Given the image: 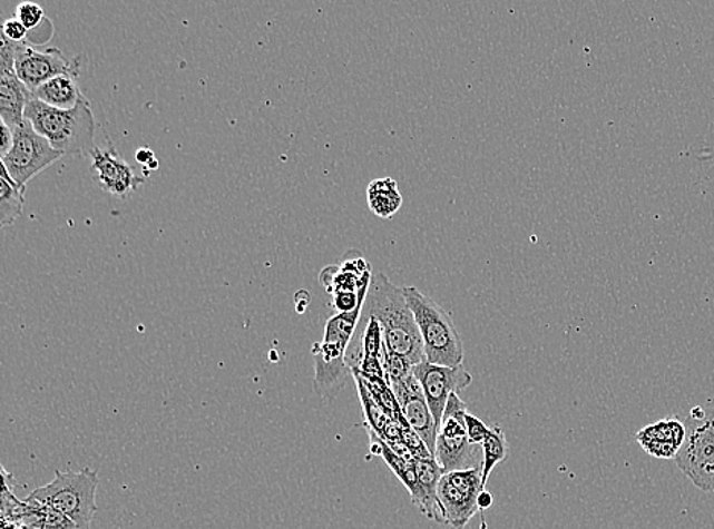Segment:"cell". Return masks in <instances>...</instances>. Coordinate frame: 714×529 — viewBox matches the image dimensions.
Masks as SVG:
<instances>
[{
	"mask_svg": "<svg viewBox=\"0 0 714 529\" xmlns=\"http://www.w3.org/2000/svg\"><path fill=\"white\" fill-rule=\"evenodd\" d=\"M363 313L380 321L389 351L402 355L413 366L426 362L421 332L407 304L404 291L384 274L373 275Z\"/></svg>",
	"mask_w": 714,
	"mask_h": 529,
	"instance_id": "cell-1",
	"label": "cell"
},
{
	"mask_svg": "<svg viewBox=\"0 0 714 529\" xmlns=\"http://www.w3.org/2000/svg\"><path fill=\"white\" fill-rule=\"evenodd\" d=\"M25 119L63 156L89 155L95 147L97 123L87 98L72 110L53 109L35 98L25 109Z\"/></svg>",
	"mask_w": 714,
	"mask_h": 529,
	"instance_id": "cell-2",
	"label": "cell"
},
{
	"mask_svg": "<svg viewBox=\"0 0 714 529\" xmlns=\"http://www.w3.org/2000/svg\"><path fill=\"white\" fill-rule=\"evenodd\" d=\"M366 303V301H364ZM364 303L354 312L338 313L327 320L323 341L313 346L314 390L323 399L339 394L352 374L346 357L363 314Z\"/></svg>",
	"mask_w": 714,
	"mask_h": 529,
	"instance_id": "cell-3",
	"label": "cell"
},
{
	"mask_svg": "<svg viewBox=\"0 0 714 529\" xmlns=\"http://www.w3.org/2000/svg\"><path fill=\"white\" fill-rule=\"evenodd\" d=\"M402 291L421 332L426 361L440 366L463 365L462 337L450 313L418 287H404Z\"/></svg>",
	"mask_w": 714,
	"mask_h": 529,
	"instance_id": "cell-4",
	"label": "cell"
},
{
	"mask_svg": "<svg viewBox=\"0 0 714 529\" xmlns=\"http://www.w3.org/2000/svg\"><path fill=\"white\" fill-rule=\"evenodd\" d=\"M97 471H56V478L28 496L27 502H37L68 516L78 529H90L97 512Z\"/></svg>",
	"mask_w": 714,
	"mask_h": 529,
	"instance_id": "cell-5",
	"label": "cell"
},
{
	"mask_svg": "<svg viewBox=\"0 0 714 529\" xmlns=\"http://www.w3.org/2000/svg\"><path fill=\"white\" fill-rule=\"evenodd\" d=\"M686 441L675 458L676 466L693 486L714 491V408L695 406L688 412Z\"/></svg>",
	"mask_w": 714,
	"mask_h": 529,
	"instance_id": "cell-6",
	"label": "cell"
},
{
	"mask_svg": "<svg viewBox=\"0 0 714 529\" xmlns=\"http://www.w3.org/2000/svg\"><path fill=\"white\" fill-rule=\"evenodd\" d=\"M467 413V403L459 394H452L436 438L434 460L442 467L443 473L483 466V449L469 441L464 421Z\"/></svg>",
	"mask_w": 714,
	"mask_h": 529,
	"instance_id": "cell-7",
	"label": "cell"
},
{
	"mask_svg": "<svg viewBox=\"0 0 714 529\" xmlns=\"http://www.w3.org/2000/svg\"><path fill=\"white\" fill-rule=\"evenodd\" d=\"M483 490V466L443 473L438 486V500L446 525L454 529L467 528L479 512V496Z\"/></svg>",
	"mask_w": 714,
	"mask_h": 529,
	"instance_id": "cell-8",
	"label": "cell"
},
{
	"mask_svg": "<svg viewBox=\"0 0 714 529\" xmlns=\"http://www.w3.org/2000/svg\"><path fill=\"white\" fill-rule=\"evenodd\" d=\"M2 47L10 51L14 70L20 81L32 94L36 92L45 82L60 76H77L80 74V60H70L58 48L37 49L32 45L11 43L2 39Z\"/></svg>",
	"mask_w": 714,
	"mask_h": 529,
	"instance_id": "cell-9",
	"label": "cell"
},
{
	"mask_svg": "<svg viewBox=\"0 0 714 529\" xmlns=\"http://www.w3.org/2000/svg\"><path fill=\"white\" fill-rule=\"evenodd\" d=\"M12 131H14V143L11 150L0 159L11 179L19 187L27 188L32 177L40 175L45 168L57 163L63 155L57 151L43 136L37 134L27 119L19 127L12 128Z\"/></svg>",
	"mask_w": 714,
	"mask_h": 529,
	"instance_id": "cell-10",
	"label": "cell"
},
{
	"mask_svg": "<svg viewBox=\"0 0 714 529\" xmlns=\"http://www.w3.org/2000/svg\"><path fill=\"white\" fill-rule=\"evenodd\" d=\"M413 374L421 383L427 403H429L439 429L448 400L452 394H459L460 391L467 390L472 383V375L464 370L463 365L440 366L427 361L413 366Z\"/></svg>",
	"mask_w": 714,
	"mask_h": 529,
	"instance_id": "cell-11",
	"label": "cell"
},
{
	"mask_svg": "<svg viewBox=\"0 0 714 529\" xmlns=\"http://www.w3.org/2000/svg\"><path fill=\"white\" fill-rule=\"evenodd\" d=\"M87 156L95 182L110 196L127 198L145 184L144 177L136 175L135 168L118 155L110 140L104 147L95 146Z\"/></svg>",
	"mask_w": 714,
	"mask_h": 529,
	"instance_id": "cell-12",
	"label": "cell"
},
{
	"mask_svg": "<svg viewBox=\"0 0 714 529\" xmlns=\"http://www.w3.org/2000/svg\"><path fill=\"white\" fill-rule=\"evenodd\" d=\"M390 388L397 395L407 423L414 432L421 435L422 440L426 441L427 448L430 449L431 454L434 457L436 438H438L439 429L436 425L429 403H427L421 383L418 382L414 374H410L409 378L401 380V382L390 384Z\"/></svg>",
	"mask_w": 714,
	"mask_h": 529,
	"instance_id": "cell-13",
	"label": "cell"
},
{
	"mask_svg": "<svg viewBox=\"0 0 714 529\" xmlns=\"http://www.w3.org/2000/svg\"><path fill=\"white\" fill-rule=\"evenodd\" d=\"M32 99L35 94L20 81L10 51L0 47V121L11 128L19 127Z\"/></svg>",
	"mask_w": 714,
	"mask_h": 529,
	"instance_id": "cell-14",
	"label": "cell"
},
{
	"mask_svg": "<svg viewBox=\"0 0 714 529\" xmlns=\"http://www.w3.org/2000/svg\"><path fill=\"white\" fill-rule=\"evenodd\" d=\"M638 444L657 460H675L686 441V424L679 419L659 420L635 435Z\"/></svg>",
	"mask_w": 714,
	"mask_h": 529,
	"instance_id": "cell-15",
	"label": "cell"
},
{
	"mask_svg": "<svg viewBox=\"0 0 714 529\" xmlns=\"http://www.w3.org/2000/svg\"><path fill=\"white\" fill-rule=\"evenodd\" d=\"M414 467H417L419 487H421L418 510L426 515L427 518L434 520V522L446 523L438 500V486L440 478L443 477L442 467L439 466L434 458L417 460Z\"/></svg>",
	"mask_w": 714,
	"mask_h": 529,
	"instance_id": "cell-16",
	"label": "cell"
},
{
	"mask_svg": "<svg viewBox=\"0 0 714 529\" xmlns=\"http://www.w3.org/2000/svg\"><path fill=\"white\" fill-rule=\"evenodd\" d=\"M77 78V76L52 78L36 90L35 98L53 109L72 110L86 98L78 88Z\"/></svg>",
	"mask_w": 714,
	"mask_h": 529,
	"instance_id": "cell-17",
	"label": "cell"
},
{
	"mask_svg": "<svg viewBox=\"0 0 714 529\" xmlns=\"http://www.w3.org/2000/svg\"><path fill=\"white\" fill-rule=\"evenodd\" d=\"M368 432L371 433L372 438V452L383 457L385 464L397 474L402 486L409 490L410 496H412L413 506L417 507L419 499H421V487H419L417 467H414V462L417 461H407L404 458L398 457V454L385 444L383 438L376 435L373 431Z\"/></svg>",
	"mask_w": 714,
	"mask_h": 529,
	"instance_id": "cell-18",
	"label": "cell"
},
{
	"mask_svg": "<svg viewBox=\"0 0 714 529\" xmlns=\"http://www.w3.org/2000/svg\"><path fill=\"white\" fill-rule=\"evenodd\" d=\"M368 205L376 217L384 218V221L392 218L402 205V196L398 189L397 180L392 177H384V179L371 182L368 187Z\"/></svg>",
	"mask_w": 714,
	"mask_h": 529,
	"instance_id": "cell-19",
	"label": "cell"
},
{
	"mask_svg": "<svg viewBox=\"0 0 714 529\" xmlns=\"http://www.w3.org/2000/svg\"><path fill=\"white\" fill-rule=\"evenodd\" d=\"M25 189L19 187L3 165H0V225H12L23 213Z\"/></svg>",
	"mask_w": 714,
	"mask_h": 529,
	"instance_id": "cell-20",
	"label": "cell"
},
{
	"mask_svg": "<svg viewBox=\"0 0 714 529\" xmlns=\"http://www.w3.org/2000/svg\"><path fill=\"white\" fill-rule=\"evenodd\" d=\"M352 375H354L356 388H359L361 406H363L364 415H366L368 420V431H373L376 435L383 437L385 425H388L392 417L380 406V403L376 402L375 396L372 395L371 390H369L366 383L363 382V379L356 374Z\"/></svg>",
	"mask_w": 714,
	"mask_h": 529,
	"instance_id": "cell-21",
	"label": "cell"
},
{
	"mask_svg": "<svg viewBox=\"0 0 714 529\" xmlns=\"http://www.w3.org/2000/svg\"><path fill=\"white\" fill-rule=\"evenodd\" d=\"M481 449H483V482L486 487L496 466L508 458L509 444L503 429L492 428L491 433L481 444Z\"/></svg>",
	"mask_w": 714,
	"mask_h": 529,
	"instance_id": "cell-22",
	"label": "cell"
},
{
	"mask_svg": "<svg viewBox=\"0 0 714 529\" xmlns=\"http://www.w3.org/2000/svg\"><path fill=\"white\" fill-rule=\"evenodd\" d=\"M16 18L27 27L28 31H32L40 27L47 16H45V10L39 3L22 2L16 10Z\"/></svg>",
	"mask_w": 714,
	"mask_h": 529,
	"instance_id": "cell-23",
	"label": "cell"
},
{
	"mask_svg": "<svg viewBox=\"0 0 714 529\" xmlns=\"http://www.w3.org/2000/svg\"><path fill=\"white\" fill-rule=\"evenodd\" d=\"M464 421H467V431L471 444H483L486 438L491 433L492 428H489V425H486L483 421L477 419L476 415H472V413L469 412L467 413V417H464Z\"/></svg>",
	"mask_w": 714,
	"mask_h": 529,
	"instance_id": "cell-24",
	"label": "cell"
},
{
	"mask_svg": "<svg viewBox=\"0 0 714 529\" xmlns=\"http://www.w3.org/2000/svg\"><path fill=\"white\" fill-rule=\"evenodd\" d=\"M28 32L27 27L18 18L8 19L2 25V39L11 43H25Z\"/></svg>",
	"mask_w": 714,
	"mask_h": 529,
	"instance_id": "cell-25",
	"label": "cell"
},
{
	"mask_svg": "<svg viewBox=\"0 0 714 529\" xmlns=\"http://www.w3.org/2000/svg\"><path fill=\"white\" fill-rule=\"evenodd\" d=\"M0 126H2V135H0V157H3L11 150L12 143H14V131L3 121H0Z\"/></svg>",
	"mask_w": 714,
	"mask_h": 529,
	"instance_id": "cell-26",
	"label": "cell"
},
{
	"mask_svg": "<svg viewBox=\"0 0 714 529\" xmlns=\"http://www.w3.org/2000/svg\"><path fill=\"white\" fill-rule=\"evenodd\" d=\"M155 159V151H153L151 148L144 147L136 151V160H138L143 167H147V165L151 164Z\"/></svg>",
	"mask_w": 714,
	"mask_h": 529,
	"instance_id": "cell-27",
	"label": "cell"
},
{
	"mask_svg": "<svg viewBox=\"0 0 714 529\" xmlns=\"http://www.w3.org/2000/svg\"><path fill=\"white\" fill-rule=\"evenodd\" d=\"M310 301H311L310 292L299 291L296 297H294V303H296L297 305V312L299 313L305 312L306 307H309Z\"/></svg>",
	"mask_w": 714,
	"mask_h": 529,
	"instance_id": "cell-28",
	"label": "cell"
},
{
	"mask_svg": "<svg viewBox=\"0 0 714 529\" xmlns=\"http://www.w3.org/2000/svg\"><path fill=\"white\" fill-rule=\"evenodd\" d=\"M493 503V498L492 494L489 493V491H481L479 496V508L480 510H488V508H491Z\"/></svg>",
	"mask_w": 714,
	"mask_h": 529,
	"instance_id": "cell-29",
	"label": "cell"
}]
</instances>
